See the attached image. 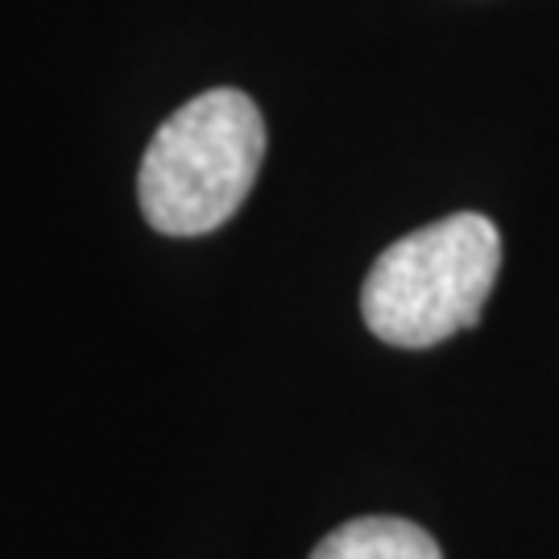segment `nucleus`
Listing matches in <instances>:
<instances>
[{
  "mask_svg": "<svg viewBox=\"0 0 559 559\" xmlns=\"http://www.w3.org/2000/svg\"><path fill=\"white\" fill-rule=\"evenodd\" d=\"M265 120L237 87L203 92L162 124L138 175L150 228L166 237H203L237 216L253 191Z\"/></svg>",
  "mask_w": 559,
  "mask_h": 559,
  "instance_id": "nucleus-1",
  "label": "nucleus"
},
{
  "mask_svg": "<svg viewBox=\"0 0 559 559\" xmlns=\"http://www.w3.org/2000/svg\"><path fill=\"white\" fill-rule=\"evenodd\" d=\"M498 270L501 233L489 216H443L373 261L360 286V316L394 348H431L480 320Z\"/></svg>",
  "mask_w": 559,
  "mask_h": 559,
  "instance_id": "nucleus-2",
  "label": "nucleus"
},
{
  "mask_svg": "<svg viewBox=\"0 0 559 559\" xmlns=\"http://www.w3.org/2000/svg\"><path fill=\"white\" fill-rule=\"evenodd\" d=\"M311 559H443L440 543L406 519H357L336 526Z\"/></svg>",
  "mask_w": 559,
  "mask_h": 559,
  "instance_id": "nucleus-3",
  "label": "nucleus"
}]
</instances>
